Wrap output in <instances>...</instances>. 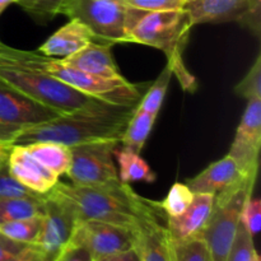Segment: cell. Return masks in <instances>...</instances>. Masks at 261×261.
Returning <instances> with one entry per match:
<instances>
[{
  "instance_id": "obj_1",
  "label": "cell",
  "mask_w": 261,
  "mask_h": 261,
  "mask_svg": "<svg viewBox=\"0 0 261 261\" xmlns=\"http://www.w3.org/2000/svg\"><path fill=\"white\" fill-rule=\"evenodd\" d=\"M137 107L138 105L125 106L98 101L30 127L17 138L13 145L54 142L73 147L82 143L98 140L120 142Z\"/></svg>"
},
{
  "instance_id": "obj_2",
  "label": "cell",
  "mask_w": 261,
  "mask_h": 261,
  "mask_svg": "<svg viewBox=\"0 0 261 261\" xmlns=\"http://www.w3.org/2000/svg\"><path fill=\"white\" fill-rule=\"evenodd\" d=\"M53 193L61 196L73 208L78 221H99L137 229L144 216L158 208V203L138 195L121 181L103 185L82 186L59 181Z\"/></svg>"
},
{
  "instance_id": "obj_3",
  "label": "cell",
  "mask_w": 261,
  "mask_h": 261,
  "mask_svg": "<svg viewBox=\"0 0 261 261\" xmlns=\"http://www.w3.org/2000/svg\"><path fill=\"white\" fill-rule=\"evenodd\" d=\"M188 10L147 12L127 5L126 40L163 51L172 75L177 76L185 91H195V76L186 69L182 54L193 28Z\"/></svg>"
},
{
  "instance_id": "obj_4",
  "label": "cell",
  "mask_w": 261,
  "mask_h": 261,
  "mask_svg": "<svg viewBox=\"0 0 261 261\" xmlns=\"http://www.w3.org/2000/svg\"><path fill=\"white\" fill-rule=\"evenodd\" d=\"M0 51L14 59L18 63L32 68L40 69L43 73L55 76L63 83L68 84L71 88L94 97L103 102L125 106L139 105L140 99L144 96L145 91L149 87L148 83L134 84L126 79H107L101 76L84 73L79 69L64 64L60 59L47 58L37 51H24L19 48H13L10 46L0 42Z\"/></svg>"
},
{
  "instance_id": "obj_5",
  "label": "cell",
  "mask_w": 261,
  "mask_h": 261,
  "mask_svg": "<svg viewBox=\"0 0 261 261\" xmlns=\"http://www.w3.org/2000/svg\"><path fill=\"white\" fill-rule=\"evenodd\" d=\"M0 79L18 91L37 101L38 103L55 110L59 114H69L75 110L101 101L87 96L55 76L40 69L18 63L0 51Z\"/></svg>"
},
{
  "instance_id": "obj_6",
  "label": "cell",
  "mask_w": 261,
  "mask_h": 261,
  "mask_svg": "<svg viewBox=\"0 0 261 261\" xmlns=\"http://www.w3.org/2000/svg\"><path fill=\"white\" fill-rule=\"evenodd\" d=\"M255 181L246 180L236 188L214 196L213 209L200 237L205 242L212 261H227L240 224L245 201L252 195Z\"/></svg>"
},
{
  "instance_id": "obj_7",
  "label": "cell",
  "mask_w": 261,
  "mask_h": 261,
  "mask_svg": "<svg viewBox=\"0 0 261 261\" xmlns=\"http://www.w3.org/2000/svg\"><path fill=\"white\" fill-rule=\"evenodd\" d=\"M125 0H66L60 14L78 19L102 42H127Z\"/></svg>"
},
{
  "instance_id": "obj_8",
  "label": "cell",
  "mask_w": 261,
  "mask_h": 261,
  "mask_svg": "<svg viewBox=\"0 0 261 261\" xmlns=\"http://www.w3.org/2000/svg\"><path fill=\"white\" fill-rule=\"evenodd\" d=\"M60 115L0 79V147H12L25 130Z\"/></svg>"
},
{
  "instance_id": "obj_9",
  "label": "cell",
  "mask_w": 261,
  "mask_h": 261,
  "mask_svg": "<svg viewBox=\"0 0 261 261\" xmlns=\"http://www.w3.org/2000/svg\"><path fill=\"white\" fill-rule=\"evenodd\" d=\"M116 140H98L70 147L71 165L65 175L74 185L94 186L119 180L114 163V150L119 147Z\"/></svg>"
},
{
  "instance_id": "obj_10",
  "label": "cell",
  "mask_w": 261,
  "mask_h": 261,
  "mask_svg": "<svg viewBox=\"0 0 261 261\" xmlns=\"http://www.w3.org/2000/svg\"><path fill=\"white\" fill-rule=\"evenodd\" d=\"M69 242L83 246L96 261L135 247L137 234L126 227L88 219L76 222Z\"/></svg>"
},
{
  "instance_id": "obj_11",
  "label": "cell",
  "mask_w": 261,
  "mask_h": 261,
  "mask_svg": "<svg viewBox=\"0 0 261 261\" xmlns=\"http://www.w3.org/2000/svg\"><path fill=\"white\" fill-rule=\"evenodd\" d=\"M261 0H190L186 3L193 25L237 22L259 37Z\"/></svg>"
},
{
  "instance_id": "obj_12",
  "label": "cell",
  "mask_w": 261,
  "mask_h": 261,
  "mask_svg": "<svg viewBox=\"0 0 261 261\" xmlns=\"http://www.w3.org/2000/svg\"><path fill=\"white\" fill-rule=\"evenodd\" d=\"M75 223L76 217L68 201L50 190L45 194L42 226L33 245L54 260L70 240Z\"/></svg>"
},
{
  "instance_id": "obj_13",
  "label": "cell",
  "mask_w": 261,
  "mask_h": 261,
  "mask_svg": "<svg viewBox=\"0 0 261 261\" xmlns=\"http://www.w3.org/2000/svg\"><path fill=\"white\" fill-rule=\"evenodd\" d=\"M261 147V98L247 101L241 122L228 154L236 161L242 175L256 180Z\"/></svg>"
},
{
  "instance_id": "obj_14",
  "label": "cell",
  "mask_w": 261,
  "mask_h": 261,
  "mask_svg": "<svg viewBox=\"0 0 261 261\" xmlns=\"http://www.w3.org/2000/svg\"><path fill=\"white\" fill-rule=\"evenodd\" d=\"M8 166L10 173L20 184L38 195L47 194L59 182V176L41 165L24 145H12L9 148Z\"/></svg>"
},
{
  "instance_id": "obj_15",
  "label": "cell",
  "mask_w": 261,
  "mask_h": 261,
  "mask_svg": "<svg viewBox=\"0 0 261 261\" xmlns=\"http://www.w3.org/2000/svg\"><path fill=\"white\" fill-rule=\"evenodd\" d=\"M246 180L251 178L245 177L236 161L227 154L222 160L209 165L200 173L189 178L186 185L194 194H212L216 196L223 191L236 188Z\"/></svg>"
},
{
  "instance_id": "obj_16",
  "label": "cell",
  "mask_w": 261,
  "mask_h": 261,
  "mask_svg": "<svg viewBox=\"0 0 261 261\" xmlns=\"http://www.w3.org/2000/svg\"><path fill=\"white\" fill-rule=\"evenodd\" d=\"M162 211H155L143 217L138 223L137 247L142 261H171L170 236L165 224L161 223Z\"/></svg>"
},
{
  "instance_id": "obj_17",
  "label": "cell",
  "mask_w": 261,
  "mask_h": 261,
  "mask_svg": "<svg viewBox=\"0 0 261 261\" xmlns=\"http://www.w3.org/2000/svg\"><path fill=\"white\" fill-rule=\"evenodd\" d=\"M214 204L212 194H194L190 205L176 217H167L168 236L173 241L193 239L200 236L205 227Z\"/></svg>"
},
{
  "instance_id": "obj_18",
  "label": "cell",
  "mask_w": 261,
  "mask_h": 261,
  "mask_svg": "<svg viewBox=\"0 0 261 261\" xmlns=\"http://www.w3.org/2000/svg\"><path fill=\"white\" fill-rule=\"evenodd\" d=\"M112 45L114 43L91 41L88 45L74 53L73 55L60 60L66 65L73 66L92 75L107 79H124L112 56Z\"/></svg>"
},
{
  "instance_id": "obj_19",
  "label": "cell",
  "mask_w": 261,
  "mask_h": 261,
  "mask_svg": "<svg viewBox=\"0 0 261 261\" xmlns=\"http://www.w3.org/2000/svg\"><path fill=\"white\" fill-rule=\"evenodd\" d=\"M91 41H97L89 28L78 19H70L51 35L37 53L47 58L64 59L83 48Z\"/></svg>"
},
{
  "instance_id": "obj_20",
  "label": "cell",
  "mask_w": 261,
  "mask_h": 261,
  "mask_svg": "<svg viewBox=\"0 0 261 261\" xmlns=\"http://www.w3.org/2000/svg\"><path fill=\"white\" fill-rule=\"evenodd\" d=\"M28 152L46 168L58 175H65L71 165L70 147L54 142H36L25 144Z\"/></svg>"
},
{
  "instance_id": "obj_21",
  "label": "cell",
  "mask_w": 261,
  "mask_h": 261,
  "mask_svg": "<svg viewBox=\"0 0 261 261\" xmlns=\"http://www.w3.org/2000/svg\"><path fill=\"white\" fill-rule=\"evenodd\" d=\"M114 158L119 163V180L122 184L132 182H154L155 173L147 162L140 157L139 153L126 149L116 148L114 150Z\"/></svg>"
},
{
  "instance_id": "obj_22",
  "label": "cell",
  "mask_w": 261,
  "mask_h": 261,
  "mask_svg": "<svg viewBox=\"0 0 261 261\" xmlns=\"http://www.w3.org/2000/svg\"><path fill=\"white\" fill-rule=\"evenodd\" d=\"M45 195L0 200V224L20 219L43 217Z\"/></svg>"
},
{
  "instance_id": "obj_23",
  "label": "cell",
  "mask_w": 261,
  "mask_h": 261,
  "mask_svg": "<svg viewBox=\"0 0 261 261\" xmlns=\"http://www.w3.org/2000/svg\"><path fill=\"white\" fill-rule=\"evenodd\" d=\"M155 119H157L155 115L142 111L137 107L132 119L127 122L121 140H120L122 147L140 154V150L143 149L150 132H152Z\"/></svg>"
},
{
  "instance_id": "obj_24",
  "label": "cell",
  "mask_w": 261,
  "mask_h": 261,
  "mask_svg": "<svg viewBox=\"0 0 261 261\" xmlns=\"http://www.w3.org/2000/svg\"><path fill=\"white\" fill-rule=\"evenodd\" d=\"M171 76H172V70H171L170 66L166 65L162 73L158 75V78L149 84L144 96L142 97L139 105H138V109L157 116L161 107H162L163 101H165Z\"/></svg>"
},
{
  "instance_id": "obj_25",
  "label": "cell",
  "mask_w": 261,
  "mask_h": 261,
  "mask_svg": "<svg viewBox=\"0 0 261 261\" xmlns=\"http://www.w3.org/2000/svg\"><path fill=\"white\" fill-rule=\"evenodd\" d=\"M171 261H212L205 242L200 236L173 241L170 239Z\"/></svg>"
},
{
  "instance_id": "obj_26",
  "label": "cell",
  "mask_w": 261,
  "mask_h": 261,
  "mask_svg": "<svg viewBox=\"0 0 261 261\" xmlns=\"http://www.w3.org/2000/svg\"><path fill=\"white\" fill-rule=\"evenodd\" d=\"M41 226H42V217H33V218L0 224V232L20 244L32 245L40 234Z\"/></svg>"
},
{
  "instance_id": "obj_27",
  "label": "cell",
  "mask_w": 261,
  "mask_h": 261,
  "mask_svg": "<svg viewBox=\"0 0 261 261\" xmlns=\"http://www.w3.org/2000/svg\"><path fill=\"white\" fill-rule=\"evenodd\" d=\"M194 198V193L188 188L186 184H173L168 191L167 196L158 203L161 211L167 214V217H176L182 213Z\"/></svg>"
},
{
  "instance_id": "obj_28",
  "label": "cell",
  "mask_w": 261,
  "mask_h": 261,
  "mask_svg": "<svg viewBox=\"0 0 261 261\" xmlns=\"http://www.w3.org/2000/svg\"><path fill=\"white\" fill-rule=\"evenodd\" d=\"M66 0H15L18 5L38 22H47L60 14Z\"/></svg>"
},
{
  "instance_id": "obj_29",
  "label": "cell",
  "mask_w": 261,
  "mask_h": 261,
  "mask_svg": "<svg viewBox=\"0 0 261 261\" xmlns=\"http://www.w3.org/2000/svg\"><path fill=\"white\" fill-rule=\"evenodd\" d=\"M35 191L30 190L27 186L20 184L14 176L10 173L8 166V158L0 166V200L15 198H25V196H37Z\"/></svg>"
},
{
  "instance_id": "obj_30",
  "label": "cell",
  "mask_w": 261,
  "mask_h": 261,
  "mask_svg": "<svg viewBox=\"0 0 261 261\" xmlns=\"http://www.w3.org/2000/svg\"><path fill=\"white\" fill-rule=\"evenodd\" d=\"M234 93L245 99L261 98V56L257 55L250 70L234 87Z\"/></svg>"
},
{
  "instance_id": "obj_31",
  "label": "cell",
  "mask_w": 261,
  "mask_h": 261,
  "mask_svg": "<svg viewBox=\"0 0 261 261\" xmlns=\"http://www.w3.org/2000/svg\"><path fill=\"white\" fill-rule=\"evenodd\" d=\"M255 251L254 237L240 223L227 261H251Z\"/></svg>"
},
{
  "instance_id": "obj_32",
  "label": "cell",
  "mask_w": 261,
  "mask_h": 261,
  "mask_svg": "<svg viewBox=\"0 0 261 261\" xmlns=\"http://www.w3.org/2000/svg\"><path fill=\"white\" fill-rule=\"evenodd\" d=\"M240 223L252 237L259 233L261 228V201L252 195L245 201L240 214Z\"/></svg>"
},
{
  "instance_id": "obj_33",
  "label": "cell",
  "mask_w": 261,
  "mask_h": 261,
  "mask_svg": "<svg viewBox=\"0 0 261 261\" xmlns=\"http://www.w3.org/2000/svg\"><path fill=\"white\" fill-rule=\"evenodd\" d=\"M125 3L129 7L147 12H163L184 9L188 0H125Z\"/></svg>"
},
{
  "instance_id": "obj_34",
  "label": "cell",
  "mask_w": 261,
  "mask_h": 261,
  "mask_svg": "<svg viewBox=\"0 0 261 261\" xmlns=\"http://www.w3.org/2000/svg\"><path fill=\"white\" fill-rule=\"evenodd\" d=\"M53 261H93V257L83 246L68 242Z\"/></svg>"
},
{
  "instance_id": "obj_35",
  "label": "cell",
  "mask_w": 261,
  "mask_h": 261,
  "mask_svg": "<svg viewBox=\"0 0 261 261\" xmlns=\"http://www.w3.org/2000/svg\"><path fill=\"white\" fill-rule=\"evenodd\" d=\"M25 246H27L25 244L14 241V240L9 239V237H7L0 232V261L12 259L13 256L19 254Z\"/></svg>"
},
{
  "instance_id": "obj_36",
  "label": "cell",
  "mask_w": 261,
  "mask_h": 261,
  "mask_svg": "<svg viewBox=\"0 0 261 261\" xmlns=\"http://www.w3.org/2000/svg\"><path fill=\"white\" fill-rule=\"evenodd\" d=\"M7 261H53L45 252L41 251L36 245H27L19 254Z\"/></svg>"
},
{
  "instance_id": "obj_37",
  "label": "cell",
  "mask_w": 261,
  "mask_h": 261,
  "mask_svg": "<svg viewBox=\"0 0 261 261\" xmlns=\"http://www.w3.org/2000/svg\"><path fill=\"white\" fill-rule=\"evenodd\" d=\"M96 261H142V259H140V255L138 252L137 247H133V249L125 250V251L116 252V254L101 257V259Z\"/></svg>"
},
{
  "instance_id": "obj_38",
  "label": "cell",
  "mask_w": 261,
  "mask_h": 261,
  "mask_svg": "<svg viewBox=\"0 0 261 261\" xmlns=\"http://www.w3.org/2000/svg\"><path fill=\"white\" fill-rule=\"evenodd\" d=\"M10 148V147H9ZM9 148L0 147V166L8 158V153H9Z\"/></svg>"
},
{
  "instance_id": "obj_39",
  "label": "cell",
  "mask_w": 261,
  "mask_h": 261,
  "mask_svg": "<svg viewBox=\"0 0 261 261\" xmlns=\"http://www.w3.org/2000/svg\"><path fill=\"white\" fill-rule=\"evenodd\" d=\"M13 3H15V0H0V14Z\"/></svg>"
},
{
  "instance_id": "obj_40",
  "label": "cell",
  "mask_w": 261,
  "mask_h": 261,
  "mask_svg": "<svg viewBox=\"0 0 261 261\" xmlns=\"http://www.w3.org/2000/svg\"><path fill=\"white\" fill-rule=\"evenodd\" d=\"M251 261H261L259 254H257V251L254 252V256H252V260Z\"/></svg>"
},
{
  "instance_id": "obj_41",
  "label": "cell",
  "mask_w": 261,
  "mask_h": 261,
  "mask_svg": "<svg viewBox=\"0 0 261 261\" xmlns=\"http://www.w3.org/2000/svg\"><path fill=\"white\" fill-rule=\"evenodd\" d=\"M188 2H190V0H188Z\"/></svg>"
}]
</instances>
